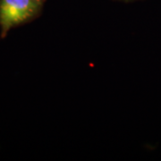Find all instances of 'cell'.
Segmentation results:
<instances>
[{"label": "cell", "mask_w": 161, "mask_h": 161, "mask_svg": "<svg viewBox=\"0 0 161 161\" xmlns=\"http://www.w3.org/2000/svg\"><path fill=\"white\" fill-rule=\"evenodd\" d=\"M45 0H0V37L34 20L42 12Z\"/></svg>", "instance_id": "obj_1"}, {"label": "cell", "mask_w": 161, "mask_h": 161, "mask_svg": "<svg viewBox=\"0 0 161 161\" xmlns=\"http://www.w3.org/2000/svg\"><path fill=\"white\" fill-rule=\"evenodd\" d=\"M117 1H122V2H131V1H135V0H117Z\"/></svg>", "instance_id": "obj_2"}]
</instances>
